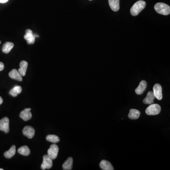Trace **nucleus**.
<instances>
[{
	"label": "nucleus",
	"mask_w": 170,
	"mask_h": 170,
	"mask_svg": "<svg viewBox=\"0 0 170 170\" xmlns=\"http://www.w3.org/2000/svg\"><path fill=\"white\" fill-rule=\"evenodd\" d=\"M146 6V3L144 1H139L133 4L131 9V13L132 16H136L140 14Z\"/></svg>",
	"instance_id": "1"
},
{
	"label": "nucleus",
	"mask_w": 170,
	"mask_h": 170,
	"mask_svg": "<svg viewBox=\"0 0 170 170\" xmlns=\"http://www.w3.org/2000/svg\"><path fill=\"white\" fill-rule=\"evenodd\" d=\"M155 11L160 14L168 15L170 14V7L164 3H159L155 4L154 7Z\"/></svg>",
	"instance_id": "2"
},
{
	"label": "nucleus",
	"mask_w": 170,
	"mask_h": 170,
	"mask_svg": "<svg viewBox=\"0 0 170 170\" xmlns=\"http://www.w3.org/2000/svg\"><path fill=\"white\" fill-rule=\"evenodd\" d=\"M161 106L158 104H151L146 108V113L148 115H156L160 112Z\"/></svg>",
	"instance_id": "3"
},
{
	"label": "nucleus",
	"mask_w": 170,
	"mask_h": 170,
	"mask_svg": "<svg viewBox=\"0 0 170 170\" xmlns=\"http://www.w3.org/2000/svg\"><path fill=\"white\" fill-rule=\"evenodd\" d=\"M59 152V148L58 146L56 144L51 145L50 148L48 150V156L52 160H54L58 156Z\"/></svg>",
	"instance_id": "4"
},
{
	"label": "nucleus",
	"mask_w": 170,
	"mask_h": 170,
	"mask_svg": "<svg viewBox=\"0 0 170 170\" xmlns=\"http://www.w3.org/2000/svg\"><path fill=\"white\" fill-rule=\"evenodd\" d=\"M0 131L5 133L9 132V119L8 118L4 117L0 120Z\"/></svg>",
	"instance_id": "5"
},
{
	"label": "nucleus",
	"mask_w": 170,
	"mask_h": 170,
	"mask_svg": "<svg viewBox=\"0 0 170 170\" xmlns=\"http://www.w3.org/2000/svg\"><path fill=\"white\" fill-rule=\"evenodd\" d=\"M53 166V160L51 159L48 155H45L43 157V161L41 165V169L45 170L50 169Z\"/></svg>",
	"instance_id": "6"
},
{
	"label": "nucleus",
	"mask_w": 170,
	"mask_h": 170,
	"mask_svg": "<svg viewBox=\"0 0 170 170\" xmlns=\"http://www.w3.org/2000/svg\"><path fill=\"white\" fill-rule=\"evenodd\" d=\"M153 93L154 96L159 100H161L162 99V88L160 85L156 84L153 87Z\"/></svg>",
	"instance_id": "7"
},
{
	"label": "nucleus",
	"mask_w": 170,
	"mask_h": 170,
	"mask_svg": "<svg viewBox=\"0 0 170 170\" xmlns=\"http://www.w3.org/2000/svg\"><path fill=\"white\" fill-rule=\"evenodd\" d=\"M23 134L29 139L33 138L35 133V130L32 127L26 126L25 127L22 131Z\"/></svg>",
	"instance_id": "8"
},
{
	"label": "nucleus",
	"mask_w": 170,
	"mask_h": 170,
	"mask_svg": "<svg viewBox=\"0 0 170 170\" xmlns=\"http://www.w3.org/2000/svg\"><path fill=\"white\" fill-rule=\"evenodd\" d=\"M31 108H26L20 113V117L25 121L30 120L32 118V113L30 112Z\"/></svg>",
	"instance_id": "9"
},
{
	"label": "nucleus",
	"mask_w": 170,
	"mask_h": 170,
	"mask_svg": "<svg viewBox=\"0 0 170 170\" xmlns=\"http://www.w3.org/2000/svg\"><path fill=\"white\" fill-rule=\"evenodd\" d=\"M9 76L10 78L16 81H22V76L20 74L18 70L16 69H13L12 70H11L9 72Z\"/></svg>",
	"instance_id": "10"
},
{
	"label": "nucleus",
	"mask_w": 170,
	"mask_h": 170,
	"mask_svg": "<svg viewBox=\"0 0 170 170\" xmlns=\"http://www.w3.org/2000/svg\"><path fill=\"white\" fill-rule=\"evenodd\" d=\"M155 98H156L153 92L149 91L146 95V98H145L143 100V103L145 104H149V105L153 104L154 102V99H155Z\"/></svg>",
	"instance_id": "11"
},
{
	"label": "nucleus",
	"mask_w": 170,
	"mask_h": 170,
	"mask_svg": "<svg viewBox=\"0 0 170 170\" xmlns=\"http://www.w3.org/2000/svg\"><path fill=\"white\" fill-rule=\"evenodd\" d=\"M28 63L26 61H22L20 63V69L18 70V71L21 75V76L24 77L26 74V70L28 68Z\"/></svg>",
	"instance_id": "12"
},
{
	"label": "nucleus",
	"mask_w": 170,
	"mask_h": 170,
	"mask_svg": "<svg viewBox=\"0 0 170 170\" xmlns=\"http://www.w3.org/2000/svg\"><path fill=\"white\" fill-rule=\"evenodd\" d=\"M147 87V83L145 81H142L140 82L139 87L135 90V92L137 95H141L144 93Z\"/></svg>",
	"instance_id": "13"
},
{
	"label": "nucleus",
	"mask_w": 170,
	"mask_h": 170,
	"mask_svg": "<svg viewBox=\"0 0 170 170\" xmlns=\"http://www.w3.org/2000/svg\"><path fill=\"white\" fill-rule=\"evenodd\" d=\"M100 167L103 170H114L113 166L112 164L108 161L103 160L100 163Z\"/></svg>",
	"instance_id": "14"
},
{
	"label": "nucleus",
	"mask_w": 170,
	"mask_h": 170,
	"mask_svg": "<svg viewBox=\"0 0 170 170\" xmlns=\"http://www.w3.org/2000/svg\"><path fill=\"white\" fill-rule=\"evenodd\" d=\"M109 4L111 9L114 12H117L120 9L119 0H109Z\"/></svg>",
	"instance_id": "15"
},
{
	"label": "nucleus",
	"mask_w": 170,
	"mask_h": 170,
	"mask_svg": "<svg viewBox=\"0 0 170 170\" xmlns=\"http://www.w3.org/2000/svg\"><path fill=\"white\" fill-rule=\"evenodd\" d=\"M140 112L139 110L132 109L130 110L128 116L129 119L136 120L140 117Z\"/></svg>",
	"instance_id": "16"
},
{
	"label": "nucleus",
	"mask_w": 170,
	"mask_h": 170,
	"mask_svg": "<svg viewBox=\"0 0 170 170\" xmlns=\"http://www.w3.org/2000/svg\"><path fill=\"white\" fill-rule=\"evenodd\" d=\"M73 165V158L70 157L65 161L62 165V168L64 170H72Z\"/></svg>",
	"instance_id": "17"
},
{
	"label": "nucleus",
	"mask_w": 170,
	"mask_h": 170,
	"mask_svg": "<svg viewBox=\"0 0 170 170\" xmlns=\"http://www.w3.org/2000/svg\"><path fill=\"white\" fill-rule=\"evenodd\" d=\"M13 47H14V44L12 43L9 42H6L3 45V49H2L3 53H4V54H8L12 50Z\"/></svg>",
	"instance_id": "18"
},
{
	"label": "nucleus",
	"mask_w": 170,
	"mask_h": 170,
	"mask_svg": "<svg viewBox=\"0 0 170 170\" xmlns=\"http://www.w3.org/2000/svg\"><path fill=\"white\" fill-rule=\"evenodd\" d=\"M35 38L33 33H26L24 36V38L26 41L27 44L28 45H32L35 43Z\"/></svg>",
	"instance_id": "19"
},
{
	"label": "nucleus",
	"mask_w": 170,
	"mask_h": 170,
	"mask_svg": "<svg viewBox=\"0 0 170 170\" xmlns=\"http://www.w3.org/2000/svg\"><path fill=\"white\" fill-rule=\"evenodd\" d=\"M16 153V146L13 145L9 150L4 153V155L7 158H11L14 156Z\"/></svg>",
	"instance_id": "20"
},
{
	"label": "nucleus",
	"mask_w": 170,
	"mask_h": 170,
	"mask_svg": "<svg viewBox=\"0 0 170 170\" xmlns=\"http://www.w3.org/2000/svg\"><path fill=\"white\" fill-rule=\"evenodd\" d=\"M18 152L20 154L23 155V156H28L30 154V151L28 146H21V148H20L18 149Z\"/></svg>",
	"instance_id": "21"
},
{
	"label": "nucleus",
	"mask_w": 170,
	"mask_h": 170,
	"mask_svg": "<svg viewBox=\"0 0 170 170\" xmlns=\"http://www.w3.org/2000/svg\"><path fill=\"white\" fill-rule=\"evenodd\" d=\"M22 91V87L20 86H16L9 91V95L13 97H16Z\"/></svg>",
	"instance_id": "22"
},
{
	"label": "nucleus",
	"mask_w": 170,
	"mask_h": 170,
	"mask_svg": "<svg viewBox=\"0 0 170 170\" xmlns=\"http://www.w3.org/2000/svg\"><path fill=\"white\" fill-rule=\"evenodd\" d=\"M46 140L48 141L54 143H56L60 141L59 137L55 135H48L46 136Z\"/></svg>",
	"instance_id": "23"
},
{
	"label": "nucleus",
	"mask_w": 170,
	"mask_h": 170,
	"mask_svg": "<svg viewBox=\"0 0 170 170\" xmlns=\"http://www.w3.org/2000/svg\"><path fill=\"white\" fill-rule=\"evenodd\" d=\"M4 68V64L3 62H0V71H2Z\"/></svg>",
	"instance_id": "24"
},
{
	"label": "nucleus",
	"mask_w": 170,
	"mask_h": 170,
	"mask_svg": "<svg viewBox=\"0 0 170 170\" xmlns=\"http://www.w3.org/2000/svg\"><path fill=\"white\" fill-rule=\"evenodd\" d=\"M26 33H33L32 32V31L30 29H26Z\"/></svg>",
	"instance_id": "25"
},
{
	"label": "nucleus",
	"mask_w": 170,
	"mask_h": 170,
	"mask_svg": "<svg viewBox=\"0 0 170 170\" xmlns=\"http://www.w3.org/2000/svg\"><path fill=\"white\" fill-rule=\"evenodd\" d=\"M8 1V0H0V3H5Z\"/></svg>",
	"instance_id": "26"
},
{
	"label": "nucleus",
	"mask_w": 170,
	"mask_h": 170,
	"mask_svg": "<svg viewBox=\"0 0 170 170\" xmlns=\"http://www.w3.org/2000/svg\"><path fill=\"white\" fill-rule=\"evenodd\" d=\"M3 103V99L0 96V105L1 104H2V103Z\"/></svg>",
	"instance_id": "27"
},
{
	"label": "nucleus",
	"mask_w": 170,
	"mask_h": 170,
	"mask_svg": "<svg viewBox=\"0 0 170 170\" xmlns=\"http://www.w3.org/2000/svg\"><path fill=\"white\" fill-rule=\"evenodd\" d=\"M3 169H0V170H3Z\"/></svg>",
	"instance_id": "28"
},
{
	"label": "nucleus",
	"mask_w": 170,
	"mask_h": 170,
	"mask_svg": "<svg viewBox=\"0 0 170 170\" xmlns=\"http://www.w3.org/2000/svg\"><path fill=\"white\" fill-rule=\"evenodd\" d=\"M1 41H0V44H1Z\"/></svg>",
	"instance_id": "29"
},
{
	"label": "nucleus",
	"mask_w": 170,
	"mask_h": 170,
	"mask_svg": "<svg viewBox=\"0 0 170 170\" xmlns=\"http://www.w3.org/2000/svg\"><path fill=\"white\" fill-rule=\"evenodd\" d=\"M90 1H91V0H90Z\"/></svg>",
	"instance_id": "30"
}]
</instances>
